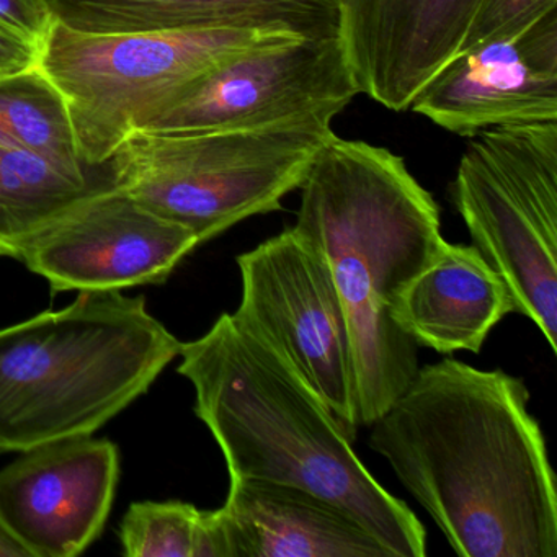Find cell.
<instances>
[{"instance_id":"cell-1","label":"cell","mask_w":557,"mask_h":557,"mask_svg":"<svg viewBox=\"0 0 557 557\" xmlns=\"http://www.w3.org/2000/svg\"><path fill=\"white\" fill-rule=\"evenodd\" d=\"M523 377L453 358L419 368L368 445L461 557H556L557 488Z\"/></svg>"},{"instance_id":"cell-2","label":"cell","mask_w":557,"mask_h":557,"mask_svg":"<svg viewBox=\"0 0 557 557\" xmlns=\"http://www.w3.org/2000/svg\"><path fill=\"white\" fill-rule=\"evenodd\" d=\"M293 233L327 265L347 318L360 426L419 371V345L396 319L407 286L445 250L440 210L399 156L332 136L301 184Z\"/></svg>"},{"instance_id":"cell-3","label":"cell","mask_w":557,"mask_h":557,"mask_svg":"<svg viewBox=\"0 0 557 557\" xmlns=\"http://www.w3.org/2000/svg\"><path fill=\"white\" fill-rule=\"evenodd\" d=\"M178 373L213 433L230 478L314 492L350 511L391 557H423L426 531L364 468L351 440L295 368L236 312L182 344Z\"/></svg>"},{"instance_id":"cell-4","label":"cell","mask_w":557,"mask_h":557,"mask_svg":"<svg viewBox=\"0 0 557 557\" xmlns=\"http://www.w3.org/2000/svg\"><path fill=\"white\" fill-rule=\"evenodd\" d=\"M145 298L81 292L60 311L0 329V451L94 435L181 355Z\"/></svg>"},{"instance_id":"cell-5","label":"cell","mask_w":557,"mask_h":557,"mask_svg":"<svg viewBox=\"0 0 557 557\" xmlns=\"http://www.w3.org/2000/svg\"><path fill=\"white\" fill-rule=\"evenodd\" d=\"M335 116L178 135L135 132L109 164L116 188L205 244L247 218L278 211L335 135Z\"/></svg>"},{"instance_id":"cell-6","label":"cell","mask_w":557,"mask_h":557,"mask_svg":"<svg viewBox=\"0 0 557 557\" xmlns=\"http://www.w3.org/2000/svg\"><path fill=\"white\" fill-rule=\"evenodd\" d=\"M286 37L293 35L86 34L57 21L41 45L38 66L66 99L84 162L99 169L188 84L243 51Z\"/></svg>"},{"instance_id":"cell-7","label":"cell","mask_w":557,"mask_h":557,"mask_svg":"<svg viewBox=\"0 0 557 557\" xmlns=\"http://www.w3.org/2000/svg\"><path fill=\"white\" fill-rule=\"evenodd\" d=\"M478 136L459 161L453 203L504 282L511 312L557 351V122Z\"/></svg>"},{"instance_id":"cell-8","label":"cell","mask_w":557,"mask_h":557,"mask_svg":"<svg viewBox=\"0 0 557 557\" xmlns=\"http://www.w3.org/2000/svg\"><path fill=\"white\" fill-rule=\"evenodd\" d=\"M237 265L243 298L236 314L295 368L355 442L354 348L324 260L288 230L237 257Z\"/></svg>"},{"instance_id":"cell-9","label":"cell","mask_w":557,"mask_h":557,"mask_svg":"<svg viewBox=\"0 0 557 557\" xmlns=\"http://www.w3.org/2000/svg\"><path fill=\"white\" fill-rule=\"evenodd\" d=\"M358 94L342 38H280L218 64L139 132L178 135L338 115Z\"/></svg>"},{"instance_id":"cell-10","label":"cell","mask_w":557,"mask_h":557,"mask_svg":"<svg viewBox=\"0 0 557 557\" xmlns=\"http://www.w3.org/2000/svg\"><path fill=\"white\" fill-rule=\"evenodd\" d=\"M198 246L190 230L112 188L38 234L18 260L54 292H122L161 285Z\"/></svg>"},{"instance_id":"cell-11","label":"cell","mask_w":557,"mask_h":557,"mask_svg":"<svg viewBox=\"0 0 557 557\" xmlns=\"http://www.w3.org/2000/svg\"><path fill=\"white\" fill-rule=\"evenodd\" d=\"M120 478L110 440L71 436L22 453L0 471V523L28 557H74L106 527Z\"/></svg>"},{"instance_id":"cell-12","label":"cell","mask_w":557,"mask_h":557,"mask_svg":"<svg viewBox=\"0 0 557 557\" xmlns=\"http://www.w3.org/2000/svg\"><path fill=\"white\" fill-rule=\"evenodd\" d=\"M409 110L459 136L557 122V9L456 54Z\"/></svg>"},{"instance_id":"cell-13","label":"cell","mask_w":557,"mask_h":557,"mask_svg":"<svg viewBox=\"0 0 557 557\" xmlns=\"http://www.w3.org/2000/svg\"><path fill=\"white\" fill-rule=\"evenodd\" d=\"M482 0H342V41L358 92L393 112L461 51Z\"/></svg>"},{"instance_id":"cell-14","label":"cell","mask_w":557,"mask_h":557,"mask_svg":"<svg viewBox=\"0 0 557 557\" xmlns=\"http://www.w3.org/2000/svg\"><path fill=\"white\" fill-rule=\"evenodd\" d=\"M208 557H391L341 505L295 485L231 478L207 511Z\"/></svg>"},{"instance_id":"cell-15","label":"cell","mask_w":557,"mask_h":557,"mask_svg":"<svg viewBox=\"0 0 557 557\" xmlns=\"http://www.w3.org/2000/svg\"><path fill=\"white\" fill-rule=\"evenodd\" d=\"M60 24L86 34L259 30L342 38V0H47Z\"/></svg>"},{"instance_id":"cell-16","label":"cell","mask_w":557,"mask_h":557,"mask_svg":"<svg viewBox=\"0 0 557 557\" xmlns=\"http://www.w3.org/2000/svg\"><path fill=\"white\" fill-rule=\"evenodd\" d=\"M511 312L500 276L472 246L446 244L407 286L396 319L419 347L479 354L492 329Z\"/></svg>"},{"instance_id":"cell-17","label":"cell","mask_w":557,"mask_h":557,"mask_svg":"<svg viewBox=\"0 0 557 557\" xmlns=\"http://www.w3.org/2000/svg\"><path fill=\"white\" fill-rule=\"evenodd\" d=\"M112 188L110 164L100 174H74L41 156L0 146V257L21 259L38 234Z\"/></svg>"},{"instance_id":"cell-18","label":"cell","mask_w":557,"mask_h":557,"mask_svg":"<svg viewBox=\"0 0 557 557\" xmlns=\"http://www.w3.org/2000/svg\"><path fill=\"white\" fill-rule=\"evenodd\" d=\"M0 146L41 156L74 174H100L84 162L70 107L40 66L0 76Z\"/></svg>"},{"instance_id":"cell-19","label":"cell","mask_w":557,"mask_h":557,"mask_svg":"<svg viewBox=\"0 0 557 557\" xmlns=\"http://www.w3.org/2000/svg\"><path fill=\"white\" fill-rule=\"evenodd\" d=\"M120 540L129 557H208L207 511L181 500L135 502Z\"/></svg>"},{"instance_id":"cell-20","label":"cell","mask_w":557,"mask_h":557,"mask_svg":"<svg viewBox=\"0 0 557 557\" xmlns=\"http://www.w3.org/2000/svg\"><path fill=\"white\" fill-rule=\"evenodd\" d=\"M553 9L557 0H482L459 53L520 30Z\"/></svg>"},{"instance_id":"cell-21","label":"cell","mask_w":557,"mask_h":557,"mask_svg":"<svg viewBox=\"0 0 557 557\" xmlns=\"http://www.w3.org/2000/svg\"><path fill=\"white\" fill-rule=\"evenodd\" d=\"M57 17L47 0H0V25L37 48L47 40Z\"/></svg>"},{"instance_id":"cell-22","label":"cell","mask_w":557,"mask_h":557,"mask_svg":"<svg viewBox=\"0 0 557 557\" xmlns=\"http://www.w3.org/2000/svg\"><path fill=\"white\" fill-rule=\"evenodd\" d=\"M40 48L0 25V76L38 66Z\"/></svg>"},{"instance_id":"cell-23","label":"cell","mask_w":557,"mask_h":557,"mask_svg":"<svg viewBox=\"0 0 557 557\" xmlns=\"http://www.w3.org/2000/svg\"><path fill=\"white\" fill-rule=\"evenodd\" d=\"M0 557H28L27 550L0 523Z\"/></svg>"}]
</instances>
